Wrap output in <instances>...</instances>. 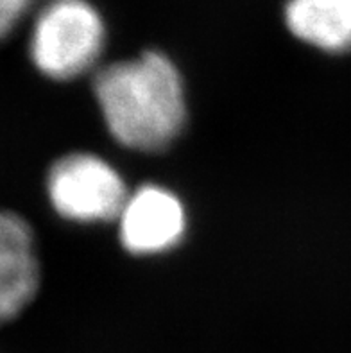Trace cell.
Returning a JSON list of instances; mask_svg holds the SVG:
<instances>
[{"mask_svg": "<svg viewBox=\"0 0 351 353\" xmlns=\"http://www.w3.org/2000/svg\"><path fill=\"white\" fill-rule=\"evenodd\" d=\"M283 17L289 31L312 47L351 50V0H287Z\"/></svg>", "mask_w": 351, "mask_h": 353, "instance_id": "obj_6", "label": "cell"}, {"mask_svg": "<svg viewBox=\"0 0 351 353\" xmlns=\"http://www.w3.org/2000/svg\"><path fill=\"white\" fill-rule=\"evenodd\" d=\"M34 0H0V32L8 36Z\"/></svg>", "mask_w": 351, "mask_h": 353, "instance_id": "obj_7", "label": "cell"}, {"mask_svg": "<svg viewBox=\"0 0 351 353\" xmlns=\"http://www.w3.org/2000/svg\"><path fill=\"white\" fill-rule=\"evenodd\" d=\"M104 41L103 17L88 0H50L36 17L29 50L43 76L68 81L94 67Z\"/></svg>", "mask_w": 351, "mask_h": 353, "instance_id": "obj_2", "label": "cell"}, {"mask_svg": "<svg viewBox=\"0 0 351 353\" xmlns=\"http://www.w3.org/2000/svg\"><path fill=\"white\" fill-rule=\"evenodd\" d=\"M117 221L120 242L133 255L172 250L187 230V214L179 197L158 185H143L129 194Z\"/></svg>", "mask_w": 351, "mask_h": 353, "instance_id": "obj_4", "label": "cell"}, {"mask_svg": "<svg viewBox=\"0 0 351 353\" xmlns=\"http://www.w3.org/2000/svg\"><path fill=\"white\" fill-rule=\"evenodd\" d=\"M40 271L32 230L23 217L4 212L0 219V316L14 319L34 298Z\"/></svg>", "mask_w": 351, "mask_h": 353, "instance_id": "obj_5", "label": "cell"}, {"mask_svg": "<svg viewBox=\"0 0 351 353\" xmlns=\"http://www.w3.org/2000/svg\"><path fill=\"white\" fill-rule=\"evenodd\" d=\"M94 95L113 139L134 151L165 149L187 119L181 76L158 50L97 70Z\"/></svg>", "mask_w": 351, "mask_h": 353, "instance_id": "obj_1", "label": "cell"}, {"mask_svg": "<svg viewBox=\"0 0 351 353\" xmlns=\"http://www.w3.org/2000/svg\"><path fill=\"white\" fill-rule=\"evenodd\" d=\"M47 196L65 219L104 223L119 219L129 194L122 176L106 160L90 152H72L50 167Z\"/></svg>", "mask_w": 351, "mask_h": 353, "instance_id": "obj_3", "label": "cell"}]
</instances>
